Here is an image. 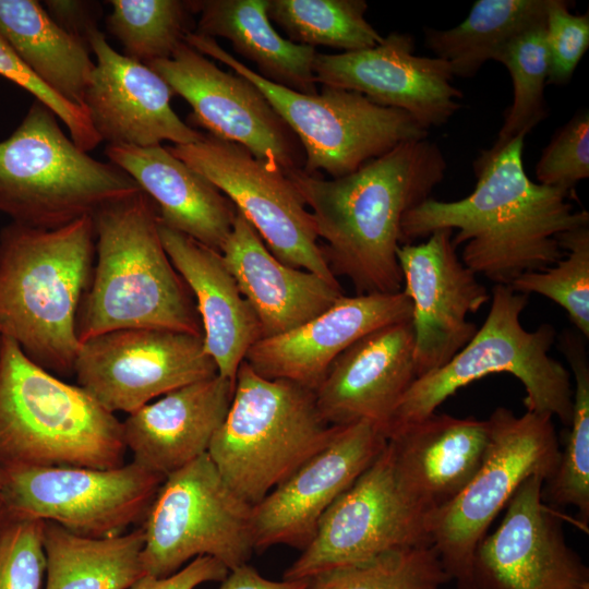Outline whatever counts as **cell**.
<instances>
[{
  "label": "cell",
  "mask_w": 589,
  "mask_h": 589,
  "mask_svg": "<svg viewBox=\"0 0 589 589\" xmlns=\"http://www.w3.org/2000/svg\"><path fill=\"white\" fill-rule=\"evenodd\" d=\"M526 135L503 148L482 151L473 161V191L457 201L429 197L401 220V239L412 243L448 228L461 262L495 285L509 286L520 275L543 271L563 259L556 237L589 225L586 209L575 211L573 191L533 182L524 167Z\"/></svg>",
  "instance_id": "6da1fadb"
},
{
  "label": "cell",
  "mask_w": 589,
  "mask_h": 589,
  "mask_svg": "<svg viewBox=\"0 0 589 589\" xmlns=\"http://www.w3.org/2000/svg\"><path fill=\"white\" fill-rule=\"evenodd\" d=\"M446 170L438 145L424 139L401 143L342 177L324 179L302 169L287 176L312 209L333 274L347 277L357 294H368L402 290V217L431 197Z\"/></svg>",
  "instance_id": "7a4b0ae2"
},
{
  "label": "cell",
  "mask_w": 589,
  "mask_h": 589,
  "mask_svg": "<svg viewBox=\"0 0 589 589\" xmlns=\"http://www.w3.org/2000/svg\"><path fill=\"white\" fill-rule=\"evenodd\" d=\"M94 259L91 215L55 229L12 223L0 233V337L52 374L73 373Z\"/></svg>",
  "instance_id": "3957f363"
},
{
  "label": "cell",
  "mask_w": 589,
  "mask_h": 589,
  "mask_svg": "<svg viewBox=\"0 0 589 589\" xmlns=\"http://www.w3.org/2000/svg\"><path fill=\"white\" fill-rule=\"evenodd\" d=\"M92 217L96 262L77 315L80 341L125 328L203 336L190 290L164 249L152 200L140 191Z\"/></svg>",
  "instance_id": "277c9868"
},
{
  "label": "cell",
  "mask_w": 589,
  "mask_h": 589,
  "mask_svg": "<svg viewBox=\"0 0 589 589\" xmlns=\"http://www.w3.org/2000/svg\"><path fill=\"white\" fill-rule=\"evenodd\" d=\"M122 422L79 385L0 337V465L111 469L124 464Z\"/></svg>",
  "instance_id": "5b68a950"
},
{
  "label": "cell",
  "mask_w": 589,
  "mask_h": 589,
  "mask_svg": "<svg viewBox=\"0 0 589 589\" xmlns=\"http://www.w3.org/2000/svg\"><path fill=\"white\" fill-rule=\"evenodd\" d=\"M337 426L321 416L314 390L265 378L243 360L207 454L227 485L254 506L321 450Z\"/></svg>",
  "instance_id": "8992f818"
},
{
  "label": "cell",
  "mask_w": 589,
  "mask_h": 589,
  "mask_svg": "<svg viewBox=\"0 0 589 589\" xmlns=\"http://www.w3.org/2000/svg\"><path fill=\"white\" fill-rule=\"evenodd\" d=\"M529 296L495 285L489 314L470 341L443 366L417 378L390 417L384 435L422 420L459 388L486 375L509 373L525 387L527 411L557 417L569 425L570 373L549 352L556 332L550 324L527 330L520 323Z\"/></svg>",
  "instance_id": "52a82bcc"
},
{
  "label": "cell",
  "mask_w": 589,
  "mask_h": 589,
  "mask_svg": "<svg viewBox=\"0 0 589 589\" xmlns=\"http://www.w3.org/2000/svg\"><path fill=\"white\" fill-rule=\"evenodd\" d=\"M57 118L34 100L0 142V212L15 224L55 229L141 191L122 169L79 148Z\"/></svg>",
  "instance_id": "ba28073f"
},
{
  "label": "cell",
  "mask_w": 589,
  "mask_h": 589,
  "mask_svg": "<svg viewBox=\"0 0 589 589\" xmlns=\"http://www.w3.org/2000/svg\"><path fill=\"white\" fill-rule=\"evenodd\" d=\"M184 41L228 65L265 95L299 140L306 173L323 170L332 178L342 177L401 143L428 139L429 130L408 112L380 106L360 93L323 86L321 94H302L261 77L215 38L192 31Z\"/></svg>",
  "instance_id": "9c48e42d"
},
{
  "label": "cell",
  "mask_w": 589,
  "mask_h": 589,
  "mask_svg": "<svg viewBox=\"0 0 589 589\" xmlns=\"http://www.w3.org/2000/svg\"><path fill=\"white\" fill-rule=\"evenodd\" d=\"M490 441L482 465L449 503L432 515L433 548L457 589H477L474 556L486 531L531 476L550 480L560 448L551 416H516L497 407L486 419Z\"/></svg>",
  "instance_id": "30bf717a"
},
{
  "label": "cell",
  "mask_w": 589,
  "mask_h": 589,
  "mask_svg": "<svg viewBox=\"0 0 589 589\" xmlns=\"http://www.w3.org/2000/svg\"><path fill=\"white\" fill-rule=\"evenodd\" d=\"M253 506L224 481L208 454L168 474L141 526L145 575L167 577L211 556L232 570L250 560Z\"/></svg>",
  "instance_id": "8fae6325"
},
{
  "label": "cell",
  "mask_w": 589,
  "mask_h": 589,
  "mask_svg": "<svg viewBox=\"0 0 589 589\" xmlns=\"http://www.w3.org/2000/svg\"><path fill=\"white\" fill-rule=\"evenodd\" d=\"M401 484L386 445L329 506L285 580L364 562L386 552L432 546V515Z\"/></svg>",
  "instance_id": "7c38bea8"
},
{
  "label": "cell",
  "mask_w": 589,
  "mask_h": 589,
  "mask_svg": "<svg viewBox=\"0 0 589 589\" xmlns=\"http://www.w3.org/2000/svg\"><path fill=\"white\" fill-rule=\"evenodd\" d=\"M0 505L9 516L58 524L104 538L143 520L166 477L134 461L111 469L5 467Z\"/></svg>",
  "instance_id": "4fadbf2b"
},
{
  "label": "cell",
  "mask_w": 589,
  "mask_h": 589,
  "mask_svg": "<svg viewBox=\"0 0 589 589\" xmlns=\"http://www.w3.org/2000/svg\"><path fill=\"white\" fill-rule=\"evenodd\" d=\"M166 148L221 191L277 260L339 285L317 244L313 217L284 171L207 133Z\"/></svg>",
  "instance_id": "5bb4252c"
},
{
  "label": "cell",
  "mask_w": 589,
  "mask_h": 589,
  "mask_svg": "<svg viewBox=\"0 0 589 589\" xmlns=\"http://www.w3.org/2000/svg\"><path fill=\"white\" fill-rule=\"evenodd\" d=\"M73 374L104 408L131 413L153 399L218 374L203 336L155 328L108 332L81 342Z\"/></svg>",
  "instance_id": "9a60e30c"
},
{
  "label": "cell",
  "mask_w": 589,
  "mask_h": 589,
  "mask_svg": "<svg viewBox=\"0 0 589 589\" xmlns=\"http://www.w3.org/2000/svg\"><path fill=\"white\" fill-rule=\"evenodd\" d=\"M192 107L207 134L247 148L286 175L303 169V148L265 95L248 79L225 72L185 41L168 59L147 63Z\"/></svg>",
  "instance_id": "2e32d148"
},
{
  "label": "cell",
  "mask_w": 589,
  "mask_h": 589,
  "mask_svg": "<svg viewBox=\"0 0 589 589\" xmlns=\"http://www.w3.org/2000/svg\"><path fill=\"white\" fill-rule=\"evenodd\" d=\"M454 231L438 229L424 242L400 244L397 260L402 291L412 304L414 365L418 378L443 366L474 336L469 322L490 300L486 288L458 257Z\"/></svg>",
  "instance_id": "e0dca14e"
},
{
  "label": "cell",
  "mask_w": 589,
  "mask_h": 589,
  "mask_svg": "<svg viewBox=\"0 0 589 589\" xmlns=\"http://www.w3.org/2000/svg\"><path fill=\"white\" fill-rule=\"evenodd\" d=\"M545 479L524 481L498 528L474 556L477 589H589V570L564 538L557 515L545 506Z\"/></svg>",
  "instance_id": "ac0fdd59"
},
{
  "label": "cell",
  "mask_w": 589,
  "mask_h": 589,
  "mask_svg": "<svg viewBox=\"0 0 589 589\" xmlns=\"http://www.w3.org/2000/svg\"><path fill=\"white\" fill-rule=\"evenodd\" d=\"M387 442L373 423L338 425L329 442L252 508L254 550H303L329 506L373 462Z\"/></svg>",
  "instance_id": "d6986e66"
},
{
  "label": "cell",
  "mask_w": 589,
  "mask_h": 589,
  "mask_svg": "<svg viewBox=\"0 0 589 589\" xmlns=\"http://www.w3.org/2000/svg\"><path fill=\"white\" fill-rule=\"evenodd\" d=\"M316 83L360 93L373 103L404 110L423 128H438L461 108L462 92L453 85L448 63L417 56L414 38L392 32L375 47L317 53Z\"/></svg>",
  "instance_id": "ffe728a7"
},
{
  "label": "cell",
  "mask_w": 589,
  "mask_h": 589,
  "mask_svg": "<svg viewBox=\"0 0 589 589\" xmlns=\"http://www.w3.org/2000/svg\"><path fill=\"white\" fill-rule=\"evenodd\" d=\"M88 46L96 63L83 106L101 141L147 147L165 141L191 144L202 137L173 111V92L154 70L117 52L98 28Z\"/></svg>",
  "instance_id": "44dd1931"
},
{
  "label": "cell",
  "mask_w": 589,
  "mask_h": 589,
  "mask_svg": "<svg viewBox=\"0 0 589 589\" xmlns=\"http://www.w3.org/2000/svg\"><path fill=\"white\" fill-rule=\"evenodd\" d=\"M412 304L394 293L341 296L330 308L278 336L259 339L244 361L268 380H287L315 392L336 358L364 335L411 320Z\"/></svg>",
  "instance_id": "7402d4cb"
},
{
  "label": "cell",
  "mask_w": 589,
  "mask_h": 589,
  "mask_svg": "<svg viewBox=\"0 0 589 589\" xmlns=\"http://www.w3.org/2000/svg\"><path fill=\"white\" fill-rule=\"evenodd\" d=\"M418 378L411 320L377 328L349 346L315 389L317 409L330 425L366 421L383 433Z\"/></svg>",
  "instance_id": "603a6c76"
},
{
  "label": "cell",
  "mask_w": 589,
  "mask_h": 589,
  "mask_svg": "<svg viewBox=\"0 0 589 589\" xmlns=\"http://www.w3.org/2000/svg\"><path fill=\"white\" fill-rule=\"evenodd\" d=\"M235 382L219 374L184 385L128 414L127 450L164 477L206 454L230 407Z\"/></svg>",
  "instance_id": "cb8c5ba5"
},
{
  "label": "cell",
  "mask_w": 589,
  "mask_h": 589,
  "mask_svg": "<svg viewBox=\"0 0 589 589\" xmlns=\"http://www.w3.org/2000/svg\"><path fill=\"white\" fill-rule=\"evenodd\" d=\"M220 253L257 318L260 339L304 324L344 296L340 285L277 260L237 209Z\"/></svg>",
  "instance_id": "d4e9b609"
},
{
  "label": "cell",
  "mask_w": 589,
  "mask_h": 589,
  "mask_svg": "<svg viewBox=\"0 0 589 589\" xmlns=\"http://www.w3.org/2000/svg\"><path fill=\"white\" fill-rule=\"evenodd\" d=\"M386 438L401 484L435 512L473 478L485 457L490 430L486 420L434 412Z\"/></svg>",
  "instance_id": "484cf974"
},
{
  "label": "cell",
  "mask_w": 589,
  "mask_h": 589,
  "mask_svg": "<svg viewBox=\"0 0 589 589\" xmlns=\"http://www.w3.org/2000/svg\"><path fill=\"white\" fill-rule=\"evenodd\" d=\"M164 249L195 297L205 352L219 375L235 382L249 349L261 338L257 318L220 252L159 221Z\"/></svg>",
  "instance_id": "4316f807"
},
{
  "label": "cell",
  "mask_w": 589,
  "mask_h": 589,
  "mask_svg": "<svg viewBox=\"0 0 589 589\" xmlns=\"http://www.w3.org/2000/svg\"><path fill=\"white\" fill-rule=\"evenodd\" d=\"M105 155L152 200L160 224L221 252L236 207L209 180L163 145H107Z\"/></svg>",
  "instance_id": "83f0119b"
},
{
  "label": "cell",
  "mask_w": 589,
  "mask_h": 589,
  "mask_svg": "<svg viewBox=\"0 0 589 589\" xmlns=\"http://www.w3.org/2000/svg\"><path fill=\"white\" fill-rule=\"evenodd\" d=\"M268 2L194 0V13L200 17L193 32L229 40L240 56L256 65L261 77L302 94H316L315 48L280 36L268 17Z\"/></svg>",
  "instance_id": "f1b7e54d"
},
{
  "label": "cell",
  "mask_w": 589,
  "mask_h": 589,
  "mask_svg": "<svg viewBox=\"0 0 589 589\" xmlns=\"http://www.w3.org/2000/svg\"><path fill=\"white\" fill-rule=\"evenodd\" d=\"M0 34L45 85L84 108L95 69L87 43L61 28L36 0H0Z\"/></svg>",
  "instance_id": "f546056e"
},
{
  "label": "cell",
  "mask_w": 589,
  "mask_h": 589,
  "mask_svg": "<svg viewBox=\"0 0 589 589\" xmlns=\"http://www.w3.org/2000/svg\"><path fill=\"white\" fill-rule=\"evenodd\" d=\"M143 545L142 527L92 538L45 521V589H129L145 575Z\"/></svg>",
  "instance_id": "4dcf8cb0"
},
{
  "label": "cell",
  "mask_w": 589,
  "mask_h": 589,
  "mask_svg": "<svg viewBox=\"0 0 589 589\" xmlns=\"http://www.w3.org/2000/svg\"><path fill=\"white\" fill-rule=\"evenodd\" d=\"M549 0H477L448 29L425 27L424 44L446 61L453 76L472 77L519 34L544 25Z\"/></svg>",
  "instance_id": "1f68e13d"
},
{
  "label": "cell",
  "mask_w": 589,
  "mask_h": 589,
  "mask_svg": "<svg viewBox=\"0 0 589 589\" xmlns=\"http://www.w3.org/2000/svg\"><path fill=\"white\" fill-rule=\"evenodd\" d=\"M560 348L575 378L570 430L553 477L542 486V498L574 506L584 525L589 521V361L585 337L565 329Z\"/></svg>",
  "instance_id": "d6a6232c"
},
{
  "label": "cell",
  "mask_w": 589,
  "mask_h": 589,
  "mask_svg": "<svg viewBox=\"0 0 589 589\" xmlns=\"http://www.w3.org/2000/svg\"><path fill=\"white\" fill-rule=\"evenodd\" d=\"M366 10L364 0H269L267 13L296 44L351 52L383 41Z\"/></svg>",
  "instance_id": "836d02e7"
},
{
  "label": "cell",
  "mask_w": 589,
  "mask_h": 589,
  "mask_svg": "<svg viewBox=\"0 0 589 589\" xmlns=\"http://www.w3.org/2000/svg\"><path fill=\"white\" fill-rule=\"evenodd\" d=\"M106 25L124 56L147 64L168 59L192 32V1L111 0Z\"/></svg>",
  "instance_id": "e575fe53"
},
{
  "label": "cell",
  "mask_w": 589,
  "mask_h": 589,
  "mask_svg": "<svg viewBox=\"0 0 589 589\" xmlns=\"http://www.w3.org/2000/svg\"><path fill=\"white\" fill-rule=\"evenodd\" d=\"M494 61L504 64L513 84L512 104L488 152L494 153L519 135H527L548 116L544 88L549 76V50L545 24L526 31L497 53Z\"/></svg>",
  "instance_id": "d590c367"
},
{
  "label": "cell",
  "mask_w": 589,
  "mask_h": 589,
  "mask_svg": "<svg viewBox=\"0 0 589 589\" xmlns=\"http://www.w3.org/2000/svg\"><path fill=\"white\" fill-rule=\"evenodd\" d=\"M449 581L432 545L324 570L310 577L305 589H443Z\"/></svg>",
  "instance_id": "8d00e7d4"
},
{
  "label": "cell",
  "mask_w": 589,
  "mask_h": 589,
  "mask_svg": "<svg viewBox=\"0 0 589 589\" xmlns=\"http://www.w3.org/2000/svg\"><path fill=\"white\" fill-rule=\"evenodd\" d=\"M563 259L543 269L517 277L509 287L519 293L541 294L564 309L575 329L589 337V225L556 237Z\"/></svg>",
  "instance_id": "74e56055"
},
{
  "label": "cell",
  "mask_w": 589,
  "mask_h": 589,
  "mask_svg": "<svg viewBox=\"0 0 589 589\" xmlns=\"http://www.w3.org/2000/svg\"><path fill=\"white\" fill-rule=\"evenodd\" d=\"M45 521L5 517L0 525V589H40L46 573Z\"/></svg>",
  "instance_id": "f35d334b"
},
{
  "label": "cell",
  "mask_w": 589,
  "mask_h": 589,
  "mask_svg": "<svg viewBox=\"0 0 589 589\" xmlns=\"http://www.w3.org/2000/svg\"><path fill=\"white\" fill-rule=\"evenodd\" d=\"M589 177V113L575 115L553 135L536 166L538 183L573 191Z\"/></svg>",
  "instance_id": "ab89813d"
},
{
  "label": "cell",
  "mask_w": 589,
  "mask_h": 589,
  "mask_svg": "<svg viewBox=\"0 0 589 589\" xmlns=\"http://www.w3.org/2000/svg\"><path fill=\"white\" fill-rule=\"evenodd\" d=\"M566 0H549L545 37L549 50L548 84H567L589 47V14H574Z\"/></svg>",
  "instance_id": "60d3db41"
},
{
  "label": "cell",
  "mask_w": 589,
  "mask_h": 589,
  "mask_svg": "<svg viewBox=\"0 0 589 589\" xmlns=\"http://www.w3.org/2000/svg\"><path fill=\"white\" fill-rule=\"evenodd\" d=\"M0 75L26 89L47 106L68 128L71 140L84 152L100 142L83 107L74 105L45 85L17 57L0 34Z\"/></svg>",
  "instance_id": "b9f144b4"
},
{
  "label": "cell",
  "mask_w": 589,
  "mask_h": 589,
  "mask_svg": "<svg viewBox=\"0 0 589 589\" xmlns=\"http://www.w3.org/2000/svg\"><path fill=\"white\" fill-rule=\"evenodd\" d=\"M229 569L211 556H199L167 577L144 575L129 589H195L207 581H223Z\"/></svg>",
  "instance_id": "7bdbcfd3"
},
{
  "label": "cell",
  "mask_w": 589,
  "mask_h": 589,
  "mask_svg": "<svg viewBox=\"0 0 589 589\" xmlns=\"http://www.w3.org/2000/svg\"><path fill=\"white\" fill-rule=\"evenodd\" d=\"M43 7L48 15L65 32L88 44L89 35L97 29L98 4L91 1L49 0Z\"/></svg>",
  "instance_id": "ee69618b"
},
{
  "label": "cell",
  "mask_w": 589,
  "mask_h": 589,
  "mask_svg": "<svg viewBox=\"0 0 589 589\" xmlns=\"http://www.w3.org/2000/svg\"><path fill=\"white\" fill-rule=\"evenodd\" d=\"M309 578L273 581L261 576L257 570L243 564L229 570L218 589H305Z\"/></svg>",
  "instance_id": "f6af8a7d"
},
{
  "label": "cell",
  "mask_w": 589,
  "mask_h": 589,
  "mask_svg": "<svg viewBox=\"0 0 589 589\" xmlns=\"http://www.w3.org/2000/svg\"><path fill=\"white\" fill-rule=\"evenodd\" d=\"M3 480H4V470H3V467L0 465V492L3 485Z\"/></svg>",
  "instance_id": "bcb514c9"
},
{
  "label": "cell",
  "mask_w": 589,
  "mask_h": 589,
  "mask_svg": "<svg viewBox=\"0 0 589 589\" xmlns=\"http://www.w3.org/2000/svg\"><path fill=\"white\" fill-rule=\"evenodd\" d=\"M4 517H5V512H4V509L2 508V506L0 505V525H1V522L3 521Z\"/></svg>",
  "instance_id": "7dc6e473"
}]
</instances>
